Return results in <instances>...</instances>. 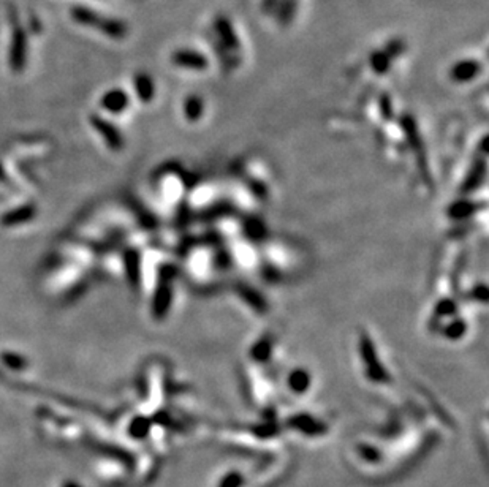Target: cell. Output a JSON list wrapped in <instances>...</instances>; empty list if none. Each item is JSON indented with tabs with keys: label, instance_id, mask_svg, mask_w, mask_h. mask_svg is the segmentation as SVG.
Instances as JSON below:
<instances>
[{
	"label": "cell",
	"instance_id": "obj_1",
	"mask_svg": "<svg viewBox=\"0 0 489 487\" xmlns=\"http://www.w3.org/2000/svg\"><path fill=\"white\" fill-rule=\"evenodd\" d=\"M70 13H72V17L78 22V24L95 29V31L102 32L109 38L122 40L127 37V33H129V27H127L124 21L114 19V17H104L103 15L97 13V11L91 8L73 7Z\"/></svg>",
	"mask_w": 489,
	"mask_h": 487
},
{
	"label": "cell",
	"instance_id": "obj_2",
	"mask_svg": "<svg viewBox=\"0 0 489 487\" xmlns=\"http://www.w3.org/2000/svg\"><path fill=\"white\" fill-rule=\"evenodd\" d=\"M27 33L24 27L15 24L13 32H11V45H10V67L13 72L21 73L26 68L27 63Z\"/></svg>",
	"mask_w": 489,
	"mask_h": 487
},
{
	"label": "cell",
	"instance_id": "obj_3",
	"mask_svg": "<svg viewBox=\"0 0 489 487\" xmlns=\"http://www.w3.org/2000/svg\"><path fill=\"white\" fill-rule=\"evenodd\" d=\"M288 426L298 431L301 433L307 435V437H322L326 433L328 427H326L325 422L318 421L317 417H313L311 415H295L288 420Z\"/></svg>",
	"mask_w": 489,
	"mask_h": 487
},
{
	"label": "cell",
	"instance_id": "obj_4",
	"mask_svg": "<svg viewBox=\"0 0 489 487\" xmlns=\"http://www.w3.org/2000/svg\"><path fill=\"white\" fill-rule=\"evenodd\" d=\"M361 356L364 358L366 362V374L369 378L375 383H385L388 380V375L383 369V365L377 359V353L368 340L361 342Z\"/></svg>",
	"mask_w": 489,
	"mask_h": 487
},
{
	"label": "cell",
	"instance_id": "obj_5",
	"mask_svg": "<svg viewBox=\"0 0 489 487\" xmlns=\"http://www.w3.org/2000/svg\"><path fill=\"white\" fill-rule=\"evenodd\" d=\"M171 61L174 65L180 68L194 70V72H203L208 68V59L201 52L194 49H178L173 52Z\"/></svg>",
	"mask_w": 489,
	"mask_h": 487
},
{
	"label": "cell",
	"instance_id": "obj_6",
	"mask_svg": "<svg viewBox=\"0 0 489 487\" xmlns=\"http://www.w3.org/2000/svg\"><path fill=\"white\" fill-rule=\"evenodd\" d=\"M481 73V63L474 59H464L456 62L450 70V77L456 83H469Z\"/></svg>",
	"mask_w": 489,
	"mask_h": 487
},
{
	"label": "cell",
	"instance_id": "obj_7",
	"mask_svg": "<svg viewBox=\"0 0 489 487\" xmlns=\"http://www.w3.org/2000/svg\"><path fill=\"white\" fill-rule=\"evenodd\" d=\"M214 26H215V32H217L219 42L225 49H230V51L240 49V40H238V35L235 32V29H233V24L230 22L228 17L219 16L217 19H215Z\"/></svg>",
	"mask_w": 489,
	"mask_h": 487
},
{
	"label": "cell",
	"instance_id": "obj_8",
	"mask_svg": "<svg viewBox=\"0 0 489 487\" xmlns=\"http://www.w3.org/2000/svg\"><path fill=\"white\" fill-rule=\"evenodd\" d=\"M102 106L109 113L119 114L129 106V95L121 89H113L102 97Z\"/></svg>",
	"mask_w": 489,
	"mask_h": 487
},
{
	"label": "cell",
	"instance_id": "obj_9",
	"mask_svg": "<svg viewBox=\"0 0 489 487\" xmlns=\"http://www.w3.org/2000/svg\"><path fill=\"white\" fill-rule=\"evenodd\" d=\"M92 124H94L95 129L102 133V136L107 139L109 146L114 149L121 147V135L113 124H109L108 120H104L102 118H95V115L92 118Z\"/></svg>",
	"mask_w": 489,
	"mask_h": 487
},
{
	"label": "cell",
	"instance_id": "obj_10",
	"mask_svg": "<svg viewBox=\"0 0 489 487\" xmlns=\"http://www.w3.org/2000/svg\"><path fill=\"white\" fill-rule=\"evenodd\" d=\"M133 86H135L139 100H143V102L153 100L154 94H155V86H154L153 78H150L149 74L138 73L135 79H133Z\"/></svg>",
	"mask_w": 489,
	"mask_h": 487
},
{
	"label": "cell",
	"instance_id": "obj_11",
	"mask_svg": "<svg viewBox=\"0 0 489 487\" xmlns=\"http://www.w3.org/2000/svg\"><path fill=\"white\" fill-rule=\"evenodd\" d=\"M288 386L290 390L296 394H302L309 390L311 386V375L304 369H295L288 375Z\"/></svg>",
	"mask_w": 489,
	"mask_h": 487
},
{
	"label": "cell",
	"instance_id": "obj_12",
	"mask_svg": "<svg viewBox=\"0 0 489 487\" xmlns=\"http://www.w3.org/2000/svg\"><path fill=\"white\" fill-rule=\"evenodd\" d=\"M205 111V103H203L201 97L190 95L185 98L184 102V114L189 120H198Z\"/></svg>",
	"mask_w": 489,
	"mask_h": 487
},
{
	"label": "cell",
	"instance_id": "obj_13",
	"mask_svg": "<svg viewBox=\"0 0 489 487\" xmlns=\"http://www.w3.org/2000/svg\"><path fill=\"white\" fill-rule=\"evenodd\" d=\"M391 57L388 56V52L383 51H375L372 52L371 56V67L374 70L375 73H387L389 70V65H391Z\"/></svg>",
	"mask_w": 489,
	"mask_h": 487
},
{
	"label": "cell",
	"instance_id": "obj_14",
	"mask_svg": "<svg viewBox=\"0 0 489 487\" xmlns=\"http://www.w3.org/2000/svg\"><path fill=\"white\" fill-rule=\"evenodd\" d=\"M296 13V0H282L279 5V21L282 24H290Z\"/></svg>",
	"mask_w": 489,
	"mask_h": 487
},
{
	"label": "cell",
	"instance_id": "obj_15",
	"mask_svg": "<svg viewBox=\"0 0 489 487\" xmlns=\"http://www.w3.org/2000/svg\"><path fill=\"white\" fill-rule=\"evenodd\" d=\"M358 452H359V456L363 457V459L366 462H371V463H378L382 461V452L378 451L375 446H371V445H358Z\"/></svg>",
	"mask_w": 489,
	"mask_h": 487
},
{
	"label": "cell",
	"instance_id": "obj_16",
	"mask_svg": "<svg viewBox=\"0 0 489 487\" xmlns=\"http://www.w3.org/2000/svg\"><path fill=\"white\" fill-rule=\"evenodd\" d=\"M242 484H244V477L240 472L233 470V472L226 473L225 477L220 479L217 487H242Z\"/></svg>",
	"mask_w": 489,
	"mask_h": 487
},
{
	"label": "cell",
	"instance_id": "obj_17",
	"mask_svg": "<svg viewBox=\"0 0 489 487\" xmlns=\"http://www.w3.org/2000/svg\"><path fill=\"white\" fill-rule=\"evenodd\" d=\"M385 51L388 52V56L391 57V59H394L396 56H399L401 52L404 51V42L403 40H391V42L387 45Z\"/></svg>",
	"mask_w": 489,
	"mask_h": 487
},
{
	"label": "cell",
	"instance_id": "obj_18",
	"mask_svg": "<svg viewBox=\"0 0 489 487\" xmlns=\"http://www.w3.org/2000/svg\"><path fill=\"white\" fill-rule=\"evenodd\" d=\"M148 429H149V422L144 420H139L137 421V424L133 426V435H137V437H143V435L148 433Z\"/></svg>",
	"mask_w": 489,
	"mask_h": 487
},
{
	"label": "cell",
	"instance_id": "obj_19",
	"mask_svg": "<svg viewBox=\"0 0 489 487\" xmlns=\"http://www.w3.org/2000/svg\"><path fill=\"white\" fill-rule=\"evenodd\" d=\"M276 2H277V0H263V3H261V5H263L265 11H270V10L274 8Z\"/></svg>",
	"mask_w": 489,
	"mask_h": 487
}]
</instances>
